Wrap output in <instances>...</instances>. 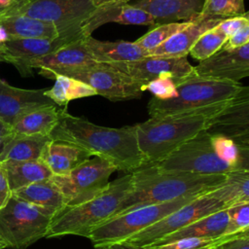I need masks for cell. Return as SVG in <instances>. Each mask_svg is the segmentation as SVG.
Listing matches in <instances>:
<instances>
[{
  "mask_svg": "<svg viewBox=\"0 0 249 249\" xmlns=\"http://www.w3.org/2000/svg\"><path fill=\"white\" fill-rule=\"evenodd\" d=\"M207 195L222 202L226 208L249 202V169L227 173L225 181Z\"/></svg>",
  "mask_w": 249,
  "mask_h": 249,
  "instance_id": "f1b7e54d",
  "label": "cell"
},
{
  "mask_svg": "<svg viewBox=\"0 0 249 249\" xmlns=\"http://www.w3.org/2000/svg\"><path fill=\"white\" fill-rule=\"evenodd\" d=\"M12 196L30 203L52 217L65 207L64 197L51 178L16 190L12 192Z\"/></svg>",
  "mask_w": 249,
  "mask_h": 249,
  "instance_id": "cb8c5ba5",
  "label": "cell"
},
{
  "mask_svg": "<svg viewBox=\"0 0 249 249\" xmlns=\"http://www.w3.org/2000/svg\"><path fill=\"white\" fill-rule=\"evenodd\" d=\"M244 13V0H204L200 16L227 18Z\"/></svg>",
  "mask_w": 249,
  "mask_h": 249,
  "instance_id": "e575fe53",
  "label": "cell"
},
{
  "mask_svg": "<svg viewBox=\"0 0 249 249\" xmlns=\"http://www.w3.org/2000/svg\"><path fill=\"white\" fill-rule=\"evenodd\" d=\"M29 0H0V18L15 14Z\"/></svg>",
  "mask_w": 249,
  "mask_h": 249,
  "instance_id": "60d3db41",
  "label": "cell"
},
{
  "mask_svg": "<svg viewBox=\"0 0 249 249\" xmlns=\"http://www.w3.org/2000/svg\"><path fill=\"white\" fill-rule=\"evenodd\" d=\"M80 38H85L81 30L62 33L54 39L10 37L6 43L0 45V62L12 63L23 77L32 76L27 68L30 60L53 53Z\"/></svg>",
  "mask_w": 249,
  "mask_h": 249,
  "instance_id": "4fadbf2b",
  "label": "cell"
},
{
  "mask_svg": "<svg viewBox=\"0 0 249 249\" xmlns=\"http://www.w3.org/2000/svg\"><path fill=\"white\" fill-rule=\"evenodd\" d=\"M249 235L246 233H231L211 237H188L163 244L149 246L155 249H219L222 245L235 238Z\"/></svg>",
  "mask_w": 249,
  "mask_h": 249,
  "instance_id": "1f68e13d",
  "label": "cell"
},
{
  "mask_svg": "<svg viewBox=\"0 0 249 249\" xmlns=\"http://www.w3.org/2000/svg\"><path fill=\"white\" fill-rule=\"evenodd\" d=\"M4 248H5V246L0 242V249H4Z\"/></svg>",
  "mask_w": 249,
  "mask_h": 249,
  "instance_id": "7dc6e473",
  "label": "cell"
},
{
  "mask_svg": "<svg viewBox=\"0 0 249 249\" xmlns=\"http://www.w3.org/2000/svg\"><path fill=\"white\" fill-rule=\"evenodd\" d=\"M53 217L12 196L0 209V242L5 248L25 249L46 236Z\"/></svg>",
  "mask_w": 249,
  "mask_h": 249,
  "instance_id": "ba28073f",
  "label": "cell"
},
{
  "mask_svg": "<svg viewBox=\"0 0 249 249\" xmlns=\"http://www.w3.org/2000/svg\"><path fill=\"white\" fill-rule=\"evenodd\" d=\"M130 174V188L112 217L186 196L205 195L226 179V174L206 175L164 170L154 164L143 165Z\"/></svg>",
  "mask_w": 249,
  "mask_h": 249,
  "instance_id": "7a4b0ae2",
  "label": "cell"
},
{
  "mask_svg": "<svg viewBox=\"0 0 249 249\" xmlns=\"http://www.w3.org/2000/svg\"><path fill=\"white\" fill-rule=\"evenodd\" d=\"M130 0H91V3L95 8L105 6V5H113V4H124L128 3Z\"/></svg>",
  "mask_w": 249,
  "mask_h": 249,
  "instance_id": "f6af8a7d",
  "label": "cell"
},
{
  "mask_svg": "<svg viewBox=\"0 0 249 249\" xmlns=\"http://www.w3.org/2000/svg\"><path fill=\"white\" fill-rule=\"evenodd\" d=\"M94 10L91 0H29L13 15L51 22L62 34L81 30L82 24Z\"/></svg>",
  "mask_w": 249,
  "mask_h": 249,
  "instance_id": "7c38bea8",
  "label": "cell"
},
{
  "mask_svg": "<svg viewBox=\"0 0 249 249\" xmlns=\"http://www.w3.org/2000/svg\"><path fill=\"white\" fill-rule=\"evenodd\" d=\"M13 136L14 134L12 132L11 126L0 119V154Z\"/></svg>",
  "mask_w": 249,
  "mask_h": 249,
  "instance_id": "7bdbcfd3",
  "label": "cell"
},
{
  "mask_svg": "<svg viewBox=\"0 0 249 249\" xmlns=\"http://www.w3.org/2000/svg\"><path fill=\"white\" fill-rule=\"evenodd\" d=\"M53 79V86L50 89H45L44 94L55 105L65 107L73 99L96 95L92 88L78 80L63 75H54Z\"/></svg>",
  "mask_w": 249,
  "mask_h": 249,
  "instance_id": "4dcf8cb0",
  "label": "cell"
},
{
  "mask_svg": "<svg viewBox=\"0 0 249 249\" xmlns=\"http://www.w3.org/2000/svg\"><path fill=\"white\" fill-rule=\"evenodd\" d=\"M117 169L107 160L100 157L89 158L66 175H53L51 180L64 197L65 207L85 202L109 184V178Z\"/></svg>",
  "mask_w": 249,
  "mask_h": 249,
  "instance_id": "30bf717a",
  "label": "cell"
},
{
  "mask_svg": "<svg viewBox=\"0 0 249 249\" xmlns=\"http://www.w3.org/2000/svg\"><path fill=\"white\" fill-rule=\"evenodd\" d=\"M223 209H226V206L222 202L205 194L168 214L154 225L129 236L124 242L133 246L149 247L196 220Z\"/></svg>",
  "mask_w": 249,
  "mask_h": 249,
  "instance_id": "8fae6325",
  "label": "cell"
},
{
  "mask_svg": "<svg viewBox=\"0 0 249 249\" xmlns=\"http://www.w3.org/2000/svg\"><path fill=\"white\" fill-rule=\"evenodd\" d=\"M228 214L227 234L249 232V202L226 208Z\"/></svg>",
  "mask_w": 249,
  "mask_h": 249,
  "instance_id": "d590c367",
  "label": "cell"
},
{
  "mask_svg": "<svg viewBox=\"0 0 249 249\" xmlns=\"http://www.w3.org/2000/svg\"><path fill=\"white\" fill-rule=\"evenodd\" d=\"M248 153L249 147L228 136L202 130L154 165L164 170L196 174H227L249 169Z\"/></svg>",
  "mask_w": 249,
  "mask_h": 249,
  "instance_id": "277c9868",
  "label": "cell"
},
{
  "mask_svg": "<svg viewBox=\"0 0 249 249\" xmlns=\"http://www.w3.org/2000/svg\"><path fill=\"white\" fill-rule=\"evenodd\" d=\"M11 196L12 191L9 186L7 172L4 164L0 161V209L7 204Z\"/></svg>",
  "mask_w": 249,
  "mask_h": 249,
  "instance_id": "ab89813d",
  "label": "cell"
},
{
  "mask_svg": "<svg viewBox=\"0 0 249 249\" xmlns=\"http://www.w3.org/2000/svg\"><path fill=\"white\" fill-rule=\"evenodd\" d=\"M108 22H117L125 25L155 26L154 19L148 13L128 3H124L105 5L95 8L82 24L81 31L84 37H89L91 36V33L95 29Z\"/></svg>",
  "mask_w": 249,
  "mask_h": 249,
  "instance_id": "d6986e66",
  "label": "cell"
},
{
  "mask_svg": "<svg viewBox=\"0 0 249 249\" xmlns=\"http://www.w3.org/2000/svg\"><path fill=\"white\" fill-rule=\"evenodd\" d=\"M227 228L228 214L227 210L223 209L196 220L195 222L182 228L181 230L163 237L156 244L169 243L188 237L220 236L223 234H227Z\"/></svg>",
  "mask_w": 249,
  "mask_h": 249,
  "instance_id": "d4e9b609",
  "label": "cell"
},
{
  "mask_svg": "<svg viewBox=\"0 0 249 249\" xmlns=\"http://www.w3.org/2000/svg\"><path fill=\"white\" fill-rule=\"evenodd\" d=\"M50 137L79 146L92 157L103 158L117 170L131 173L145 165L135 125L119 128L98 125L83 117L71 115L65 106L58 110V122Z\"/></svg>",
  "mask_w": 249,
  "mask_h": 249,
  "instance_id": "6da1fadb",
  "label": "cell"
},
{
  "mask_svg": "<svg viewBox=\"0 0 249 249\" xmlns=\"http://www.w3.org/2000/svg\"><path fill=\"white\" fill-rule=\"evenodd\" d=\"M130 180L131 174H125L109 182L108 186L92 198L74 206L64 207L53 217L45 237H89L97 226L114 215L130 188Z\"/></svg>",
  "mask_w": 249,
  "mask_h": 249,
  "instance_id": "5b68a950",
  "label": "cell"
},
{
  "mask_svg": "<svg viewBox=\"0 0 249 249\" xmlns=\"http://www.w3.org/2000/svg\"><path fill=\"white\" fill-rule=\"evenodd\" d=\"M45 89H25L13 87L0 79V119L8 125L22 115L44 106L55 105L44 94Z\"/></svg>",
  "mask_w": 249,
  "mask_h": 249,
  "instance_id": "e0dca14e",
  "label": "cell"
},
{
  "mask_svg": "<svg viewBox=\"0 0 249 249\" xmlns=\"http://www.w3.org/2000/svg\"><path fill=\"white\" fill-rule=\"evenodd\" d=\"M193 73L198 77L239 83L249 76V43L233 50L220 49L194 66Z\"/></svg>",
  "mask_w": 249,
  "mask_h": 249,
  "instance_id": "9a60e30c",
  "label": "cell"
},
{
  "mask_svg": "<svg viewBox=\"0 0 249 249\" xmlns=\"http://www.w3.org/2000/svg\"><path fill=\"white\" fill-rule=\"evenodd\" d=\"M10 36L8 34V32L6 31V29L0 24V45L6 43L9 40Z\"/></svg>",
  "mask_w": 249,
  "mask_h": 249,
  "instance_id": "bcb514c9",
  "label": "cell"
},
{
  "mask_svg": "<svg viewBox=\"0 0 249 249\" xmlns=\"http://www.w3.org/2000/svg\"><path fill=\"white\" fill-rule=\"evenodd\" d=\"M219 249H249V235L235 238L222 245Z\"/></svg>",
  "mask_w": 249,
  "mask_h": 249,
  "instance_id": "b9f144b4",
  "label": "cell"
},
{
  "mask_svg": "<svg viewBox=\"0 0 249 249\" xmlns=\"http://www.w3.org/2000/svg\"><path fill=\"white\" fill-rule=\"evenodd\" d=\"M3 164L12 192L39 181L48 180L53 176L49 167L41 160L4 162Z\"/></svg>",
  "mask_w": 249,
  "mask_h": 249,
  "instance_id": "f546056e",
  "label": "cell"
},
{
  "mask_svg": "<svg viewBox=\"0 0 249 249\" xmlns=\"http://www.w3.org/2000/svg\"><path fill=\"white\" fill-rule=\"evenodd\" d=\"M105 64L145 85L153 80L164 77L174 79L178 83L191 75L194 71V66L191 65L186 57L149 55L138 60L110 62Z\"/></svg>",
  "mask_w": 249,
  "mask_h": 249,
  "instance_id": "5bb4252c",
  "label": "cell"
},
{
  "mask_svg": "<svg viewBox=\"0 0 249 249\" xmlns=\"http://www.w3.org/2000/svg\"><path fill=\"white\" fill-rule=\"evenodd\" d=\"M243 87L240 83L198 77L192 73L177 83L173 97L164 100L151 98L148 113L150 118H160L227 101L236 96Z\"/></svg>",
  "mask_w": 249,
  "mask_h": 249,
  "instance_id": "8992f818",
  "label": "cell"
},
{
  "mask_svg": "<svg viewBox=\"0 0 249 249\" xmlns=\"http://www.w3.org/2000/svg\"><path fill=\"white\" fill-rule=\"evenodd\" d=\"M58 122L55 105L44 106L25 113L11 126L14 135H49Z\"/></svg>",
  "mask_w": 249,
  "mask_h": 249,
  "instance_id": "484cf974",
  "label": "cell"
},
{
  "mask_svg": "<svg viewBox=\"0 0 249 249\" xmlns=\"http://www.w3.org/2000/svg\"><path fill=\"white\" fill-rule=\"evenodd\" d=\"M228 37L217 25L204 32L194 44L190 54L196 60L202 61L215 54L226 44Z\"/></svg>",
  "mask_w": 249,
  "mask_h": 249,
  "instance_id": "d6a6232c",
  "label": "cell"
},
{
  "mask_svg": "<svg viewBox=\"0 0 249 249\" xmlns=\"http://www.w3.org/2000/svg\"><path fill=\"white\" fill-rule=\"evenodd\" d=\"M249 43V25L244 26L242 29L228 38L226 44L222 47L226 50H233L240 48Z\"/></svg>",
  "mask_w": 249,
  "mask_h": 249,
  "instance_id": "f35d334b",
  "label": "cell"
},
{
  "mask_svg": "<svg viewBox=\"0 0 249 249\" xmlns=\"http://www.w3.org/2000/svg\"><path fill=\"white\" fill-rule=\"evenodd\" d=\"M128 4L148 13L156 26L196 20L200 17L204 0H130Z\"/></svg>",
  "mask_w": 249,
  "mask_h": 249,
  "instance_id": "ac0fdd59",
  "label": "cell"
},
{
  "mask_svg": "<svg viewBox=\"0 0 249 249\" xmlns=\"http://www.w3.org/2000/svg\"><path fill=\"white\" fill-rule=\"evenodd\" d=\"M94 249H155L151 247H142V246H133L130 244H127L124 241L122 242H115L100 246H95Z\"/></svg>",
  "mask_w": 249,
  "mask_h": 249,
  "instance_id": "ee69618b",
  "label": "cell"
},
{
  "mask_svg": "<svg viewBox=\"0 0 249 249\" xmlns=\"http://www.w3.org/2000/svg\"><path fill=\"white\" fill-rule=\"evenodd\" d=\"M0 24L10 37L54 39L59 32L54 24L22 15H11L0 18Z\"/></svg>",
  "mask_w": 249,
  "mask_h": 249,
  "instance_id": "4316f807",
  "label": "cell"
},
{
  "mask_svg": "<svg viewBox=\"0 0 249 249\" xmlns=\"http://www.w3.org/2000/svg\"><path fill=\"white\" fill-rule=\"evenodd\" d=\"M202 196V195H201ZM199 196H186L167 202L152 204L112 217L97 226L89 235L93 246L122 242L159 222Z\"/></svg>",
  "mask_w": 249,
  "mask_h": 249,
  "instance_id": "52a82bcc",
  "label": "cell"
},
{
  "mask_svg": "<svg viewBox=\"0 0 249 249\" xmlns=\"http://www.w3.org/2000/svg\"><path fill=\"white\" fill-rule=\"evenodd\" d=\"M210 133L228 136L241 146L249 144V88L243 87L229 106L206 129Z\"/></svg>",
  "mask_w": 249,
  "mask_h": 249,
  "instance_id": "2e32d148",
  "label": "cell"
},
{
  "mask_svg": "<svg viewBox=\"0 0 249 249\" xmlns=\"http://www.w3.org/2000/svg\"><path fill=\"white\" fill-rule=\"evenodd\" d=\"M92 156L85 149L62 141H49L44 147L40 160L53 175H66Z\"/></svg>",
  "mask_w": 249,
  "mask_h": 249,
  "instance_id": "7402d4cb",
  "label": "cell"
},
{
  "mask_svg": "<svg viewBox=\"0 0 249 249\" xmlns=\"http://www.w3.org/2000/svg\"><path fill=\"white\" fill-rule=\"evenodd\" d=\"M231 99L164 117L150 118L135 124L137 143L145 165L164 160L200 131L208 129Z\"/></svg>",
  "mask_w": 249,
  "mask_h": 249,
  "instance_id": "3957f363",
  "label": "cell"
},
{
  "mask_svg": "<svg viewBox=\"0 0 249 249\" xmlns=\"http://www.w3.org/2000/svg\"><path fill=\"white\" fill-rule=\"evenodd\" d=\"M246 25H249V15L247 12L240 16L222 19L217 24V27L229 38Z\"/></svg>",
  "mask_w": 249,
  "mask_h": 249,
  "instance_id": "74e56055",
  "label": "cell"
},
{
  "mask_svg": "<svg viewBox=\"0 0 249 249\" xmlns=\"http://www.w3.org/2000/svg\"><path fill=\"white\" fill-rule=\"evenodd\" d=\"M192 21L189 22H172V23H164L154 26L150 31L144 34L142 37L135 41L140 48L148 52L149 53L159 47L160 44L165 42L168 38L174 35L176 32L180 31L187 25H189Z\"/></svg>",
  "mask_w": 249,
  "mask_h": 249,
  "instance_id": "836d02e7",
  "label": "cell"
},
{
  "mask_svg": "<svg viewBox=\"0 0 249 249\" xmlns=\"http://www.w3.org/2000/svg\"><path fill=\"white\" fill-rule=\"evenodd\" d=\"M39 74L48 79H53L54 75H63L78 80L92 88L96 94L112 101L139 98L145 87L144 83L101 62L80 67L44 71L39 72Z\"/></svg>",
  "mask_w": 249,
  "mask_h": 249,
  "instance_id": "9c48e42d",
  "label": "cell"
},
{
  "mask_svg": "<svg viewBox=\"0 0 249 249\" xmlns=\"http://www.w3.org/2000/svg\"><path fill=\"white\" fill-rule=\"evenodd\" d=\"M85 38L77 39L60 47L53 53L30 60L27 63L28 70L33 73V68H38L39 72H44L63 68L80 67L97 62L86 48L84 43Z\"/></svg>",
  "mask_w": 249,
  "mask_h": 249,
  "instance_id": "44dd1931",
  "label": "cell"
},
{
  "mask_svg": "<svg viewBox=\"0 0 249 249\" xmlns=\"http://www.w3.org/2000/svg\"><path fill=\"white\" fill-rule=\"evenodd\" d=\"M84 43L93 59L101 63L133 61L150 55L135 42L100 41L89 36L84 39Z\"/></svg>",
  "mask_w": 249,
  "mask_h": 249,
  "instance_id": "603a6c76",
  "label": "cell"
},
{
  "mask_svg": "<svg viewBox=\"0 0 249 249\" xmlns=\"http://www.w3.org/2000/svg\"><path fill=\"white\" fill-rule=\"evenodd\" d=\"M222 19L218 18L199 17L189 25L176 32L165 42L150 53L152 56L186 57L196 40L207 30L215 27Z\"/></svg>",
  "mask_w": 249,
  "mask_h": 249,
  "instance_id": "ffe728a7",
  "label": "cell"
},
{
  "mask_svg": "<svg viewBox=\"0 0 249 249\" xmlns=\"http://www.w3.org/2000/svg\"><path fill=\"white\" fill-rule=\"evenodd\" d=\"M177 81L171 78H159L149 82L144 87V90H149L153 93L155 98L158 99H169L176 93Z\"/></svg>",
  "mask_w": 249,
  "mask_h": 249,
  "instance_id": "8d00e7d4",
  "label": "cell"
},
{
  "mask_svg": "<svg viewBox=\"0 0 249 249\" xmlns=\"http://www.w3.org/2000/svg\"><path fill=\"white\" fill-rule=\"evenodd\" d=\"M49 135H14L0 154L1 162L27 161L40 160Z\"/></svg>",
  "mask_w": 249,
  "mask_h": 249,
  "instance_id": "83f0119b",
  "label": "cell"
}]
</instances>
